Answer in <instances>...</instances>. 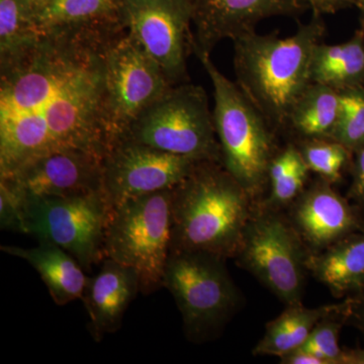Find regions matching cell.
Listing matches in <instances>:
<instances>
[{
  "instance_id": "obj_22",
  "label": "cell",
  "mask_w": 364,
  "mask_h": 364,
  "mask_svg": "<svg viewBox=\"0 0 364 364\" xmlns=\"http://www.w3.org/2000/svg\"><path fill=\"white\" fill-rule=\"evenodd\" d=\"M337 312L318 323L306 343L280 358L284 364H364V349L342 348L340 332L346 325V301Z\"/></svg>"
},
{
  "instance_id": "obj_24",
  "label": "cell",
  "mask_w": 364,
  "mask_h": 364,
  "mask_svg": "<svg viewBox=\"0 0 364 364\" xmlns=\"http://www.w3.org/2000/svg\"><path fill=\"white\" fill-rule=\"evenodd\" d=\"M309 172L310 169L301 150L296 146L289 145L286 149L277 153L268 172L269 208H277L294 202L304 191Z\"/></svg>"
},
{
  "instance_id": "obj_29",
  "label": "cell",
  "mask_w": 364,
  "mask_h": 364,
  "mask_svg": "<svg viewBox=\"0 0 364 364\" xmlns=\"http://www.w3.org/2000/svg\"><path fill=\"white\" fill-rule=\"evenodd\" d=\"M350 198L353 200L354 205L364 217V145L356 151Z\"/></svg>"
},
{
  "instance_id": "obj_26",
  "label": "cell",
  "mask_w": 364,
  "mask_h": 364,
  "mask_svg": "<svg viewBox=\"0 0 364 364\" xmlns=\"http://www.w3.org/2000/svg\"><path fill=\"white\" fill-rule=\"evenodd\" d=\"M299 149L310 171L330 183L341 177L342 170L351 154L342 144L329 139L304 140Z\"/></svg>"
},
{
  "instance_id": "obj_7",
  "label": "cell",
  "mask_w": 364,
  "mask_h": 364,
  "mask_svg": "<svg viewBox=\"0 0 364 364\" xmlns=\"http://www.w3.org/2000/svg\"><path fill=\"white\" fill-rule=\"evenodd\" d=\"M123 139L198 161L222 162L207 93L188 81L172 85L140 114Z\"/></svg>"
},
{
  "instance_id": "obj_20",
  "label": "cell",
  "mask_w": 364,
  "mask_h": 364,
  "mask_svg": "<svg viewBox=\"0 0 364 364\" xmlns=\"http://www.w3.org/2000/svg\"><path fill=\"white\" fill-rule=\"evenodd\" d=\"M339 117V91L312 82L294 104L287 128L293 130L304 140H332Z\"/></svg>"
},
{
  "instance_id": "obj_2",
  "label": "cell",
  "mask_w": 364,
  "mask_h": 364,
  "mask_svg": "<svg viewBox=\"0 0 364 364\" xmlns=\"http://www.w3.org/2000/svg\"><path fill=\"white\" fill-rule=\"evenodd\" d=\"M322 16L289 37L245 33L233 40L237 85L273 130L287 129L289 114L311 80V62L325 33Z\"/></svg>"
},
{
  "instance_id": "obj_6",
  "label": "cell",
  "mask_w": 364,
  "mask_h": 364,
  "mask_svg": "<svg viewBox=\"0 0 364 364\" xmlns=\"http://www.w3.org/2000/svg\"><path fill=\"white\" fill-rule=\"evenodd\" d=\"M172 188L133 198L111 210L105 231V258L135 270L140 293L163 287L171 247Z\"/></svg>"
},
{
  "instance_id": "obj_14",
  "label": "cell",
  "mask_w": 364,
  "mask_h": 364,
  "mask_svg": "<svg viewBox=\"0 0 364 364\" xmlns=\"http://www.w3.org/2000/svg\"><path fill=\"white\" fill-rule=\"evenodd\" d=\"M104 158L85 151H60L28 163L6 177L25 196H70L104 193Z\"/></svg>"
},
{
  "instance_id": "obj_30",
  "label": "cell",
  "mask_w": 364,
  "mask_h": 364,
  "mask_svg": "<svg viewBox=\"0 0 364 364\" xmlns=\"http://www.w3.org/2000/svg\"><path fill=\"white\" fill-rule=\"evenodd\" d=\"M346 325L355 328L364 340V287L358 294L345 298Z\"/></svg>"
},
{
  "instance_id": "obj_1",
  "label": "cell",
  "mask_w": 364,
  "mask_h": 364,
  "mask_svg": "<svg viewBox=\"0 0 364 364\" xmlns=\"http://www.w3.org/2000/svg\"><path fill=\"white\" fill-rule=\"evenodd\" d=\"M124 28L46 31L0 56V178L60 151L105 159V50Z\"/></svg>"
},
{
  "instance_id": "obj_10",
  "label": "cell",
  "mask_w": 364,
  "mask_h": 364,
  "mask_svg": "<svg viewBox=\"0 0 364 364\" xmlns=\"http://www.w3.org/2000/svg\"><path fill=\"white\" fill-rule=\"evenodd\" d=\"M306 249L294 225L273 208L253 210L236 256L286 306L301 303Z\"/></svg>"
},
{
  "instance_id": "obj_9",
  "label": "cell",
  "mask_w": 364,
  "mask_h": 364,
  "mask_svg": "<svg viewBox=\"0 0 364 364\" xmlns=\"http://www.w3.org/2000/svg\"><path fill=\"white\" fill-rule=\"evenodd\" d=\"M109 215L102 191L70 196H25L26 234L64 249L85 272L105 259Z\"/></svg>"
},
{
  "instance_id": "obj_4",
  "label": "cell",
  "mask_w": 364,
  "mask_h": 364,
  "mask_svg": "<svg viewBox=\"0 0 364 364\" xmlns=\"http://www.w3.org/2000/svg\"><path fill=\"white\" fill-rule=\"evenodd\" d=\"M214 88L213 112L221 148L222 164L255 200L268 184L275 152L274 130L237 83L232 82L210 59V53L191 48Z\"/></svg>"
},
{
  "instance_id": "obj_17",
  "label": "cell",
  "mask_w": 364,
  "mask_h": 364,
  "mask_svg": "<svg viewBox=\"0 0 364 364\" xmlns=\"http://www.w3.org/2000/svg\"><path fill=\"white\" fill-rule=\"evenodd\" d=\"M306 265L335 298L358 294L364 287V227L324 250L308 253Z\"/></svg>"
},
{
  "instance_id": "obj_15",
  "label": "cell",
  "mask_w": 364,
  "mask_h": 364,
  "mask_svg": "<svg viewBox=\"0 0 364 364\" xmlns=\"http://www.w3.org/2000/svg\"><path fill=\"white\" fill-rule=\"evenodd\" d=\"M294 205L291 224L313 252L324 250L364 227L358 208L324 179L303 191Z\"/></svg>"
},
{
  "instance_id": "obj_12",
  "label": "cell",
  "mask_w": 364,
  "mask_h": 364,
  "mask_svg": "<svg viewBox=\"0 0 364 364\" xmlns=\"http://www.w3.org/2000/svg\"><path fill=\"white\" fill-rule=\"evenodd\" d=\"M124 25L172 85L188 82L191 7L188 0H124Z\"/></svg>"
},
{
  "instance_id": "obj_11",
  "label": "cell",
  "mask_w": 364,
  "mask_h": 364,
  "mask_svg": "<svg viewBox=\"0 0 364 364\" xmlns=\"http://www.w3.org/2000/svg\"><path fill=\"white\" fill-rule=\"evenodd\" d=\"M193 158L172 154L123 139L107 151L102 189L109 210L133 198L176 188L198 164Z\"/></svg>"
},
{
  "instance_id": "obj_33",
  "label": "cell",
  "mask_w": 364,
  "mask_h": 364,
  "mask_svg": "<svg viewBox=\"0 0 364 364\" xmlns=\"http://www.w3.org/2000/svg\"><path fill=\"white\" fill-rule=\"evenodd\" d=\"M358 4H360L361 9L364 11V0H358Z\"/></svg>"
},
{
  "instance_id": "obj_25",
  "label": "cell",
  "mask_w": 364,
  "mask_h": 364,
  "mask_svg": "<svg viewBox=\"0 0 364 364\" xmlns=\"http://www.w3.org/2000/svg\"><path fill=\"white\" fill-rule=\"evenodd\" d=\"M47 1L49 0H0V56L39 33L36 20Z\"/></svg>"
},
{
  "instance_id": "obj_31",
  "label": "cell",
  "mask_w": 364,
  "mask_h": 364,
  "mask_svg": "<svg viewBox=\"0 0 364 364\" xmlns=\"http://www.w3.org/2000/svg\"><path fill=\"white\" fill-rule=\"evenodd\" d=\"M310 9H313V13L316 14H331L336 13L341 7L337 0H305Z\"/></svg>"
},
{
  "instance_id": "obj_5",
  "label": "cell",
  "mask_w": 364,
  "mask_h": 364,
  "mask_svg": "<svg viewBox=\"0 0 364 364\" xmlns=\"http://www.w3.org/2000/svg\"><path fill=\"white\" fill-rule=\"evenodd\" d=\"M226 258L200 251L170 252L163 287L176 299L186 338L193 343L221 334L241 304Z\"/></svg>"
},
{
  "instance_id": "obj_13",
  "label": "cell",
  "mask_w": 364,
  "mask_h": 364,
  "mask_svg": "<svg viewBox=\"0 0 364 364\" xmlns=\"http://www.w3.org/2000/svg\"><path fill=\"white\" fill-rule=\"evenodd\" d=\"M195 33L191 49L210 53L222 40L254 32L265 18L294 16L310 7L305 0H188Z\"/></svg>"
},
{
  "instance_id": "obj_8",
  "label": "cell",
  "mask_w": 364,
  "mask_h": 364,
  "mask_svg": "<svg viewBox=\"0 0 364 364\" xmlns=\"http://www.w3.org/2000/svg\"><path fill=\"white\" fill-rule=\"evenodd\" d=\"M105 65V129L111 148L172 85L127 28L109 41Z\"/></svg>"
},
{
  "instance_id": "obj_23",
  "label": "cell",
  "mask_w": 364,
  "mask_h": 364,
  "mask_svg": "<svg viewBox=\"0 0 364 364\" xmlns=\"http://www.w3.org/2000/svg\"><path fill=\"white\" fill-rule=\"evenodd\" d=\"M364 78V47L360 38L340 45L318 43L311 62V80L342 91Z\"/></svg>"
},
{
  "instance_id": "obj_3",
  "label": "cell",
  "mask_w": 364,
  "mask_h": 364,
  "mask_svg": "<svg viewBox=\"0 0 364 364\" xmlns=\"http://www.w3.org/2000/svg\"><path fill=\"white\" fill-rule=\"evenodd\" d=\"M252 200L222 162H198L172 188L170 252L236 256L252 215Z\"/></svg>"
},
{
  "instance_id": "obj_27",
  "label": "cell",
  "mask_w": 364,
  "mask_h": 364,
  "mask_svg": "<svg viewBox=\"0 0 364 364\" xmlns=\"http://www.w3.org/2000/svg\"><path fill=\"white\" fill-rule=\"evenodd\" d=\"M340 92V117L332 140L350 152L364 145V91L356 87Z\"/></svg>"
},
{
  "instance_id": "obj_18",
  "label": "cell",
  "mask_w": 364,
  "mask_h": 364,
  "mask_svg": "<svg viewBox=\"0 0 364 364\" xmlns=\"http://www.w3.org/2000/svg\"><path fill=\"white\" fill-rule=\"evenodd\" d=\"M1 251L32 265L56 305L65 306L82 299L87 282L85 270L64 249L49 242H39V245L33 248L1 246Z\"/></svg>"
},
{
  "instance_id": "obj_32",
  "label": "cell",
  "mask_w": 364,
  "mask_h": 364,
  "mask_svg": "<svg viewBox=\"0 0 364 364\" xmlns=\"http://www.w3.org/2000/svg\"><path fill=\"white\" fill-rule=\"evenodd\" d=\"M341 6H343L344 4L349 1L358 2V0H337Z\"/></svg>"
},
{
  "instance_id": "obj_28",
  "label": "cell",
  "mask_w": 364,
  "mask_h": 364,
  "mask_svg": "<svg viewBox=\"0 0 364 364\" xmlns=\"http://www.w3.org/2000/svg\"><path fill=\"white\" fill-rule=\"evenodd\" d=\"M0 226L4 231L26 234L25 196L6 179H0Z\"/></svg>"
},
{
  "instance_id": "obj_19",
  "label": "cell",
  "mask_w": 364,
  "mask_h": 364,
  "mask_svg": "<svg viewBox=\"0 0 364 364\" xmlns=\"http://www.w3.org/2000/svg\"><path fill=\"white\" fill-rule=\"evenodd\" d=\"M342 305L343 301L314 309L306 308L301 303L287 306L279 317L267 325L264 335L253 349L254 355L282 358L298 350L306 343L318 323L339 311Z\"/></svg>"
},
{
  "instance_id": "obj_21",
  "label": "cell",
  "mask_w": 364,
  "mask_h": 364,
  "mask_svg": "<svg viewBox=\"0 0 364 364\" xmlns=\"http://www.w3.org/2000/svg\"><path fill=\"white\" fill-rule=\"evenodd\" d=\"M124 0H49L36 20L38 32L124 23Z\"/></svg>"
},
{
  "instance_id": "obj_16",
  "label": "cell",
  "mask_w": 364,
  "mask_h": 364,
  "mask_svg": "<svg viewBox=\"0 0 364 364\" xmlns=\"http://www.w3.org/2000/svg\"><path fill=\"white\" fill-rule=\"evenodd\" d=\"M140 291L138 273L111 258H105L92 277H87L82 299L90 315V330L100 341L121 328L126 311Z\"/></svg>"
}]
</instances>
